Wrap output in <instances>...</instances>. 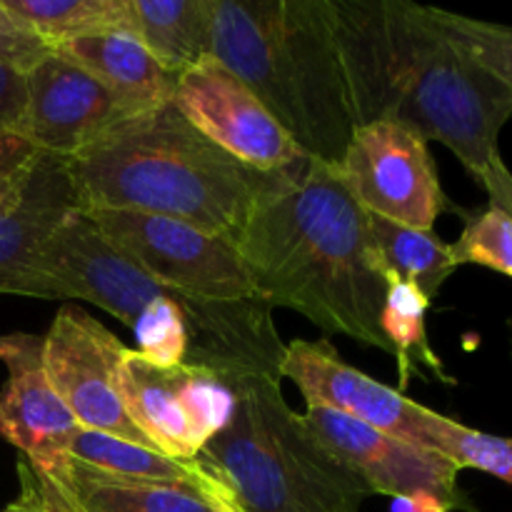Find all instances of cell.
<instances>
[{
    "label": "cell",
    "mask_w": 512,
    "mask_h": 512,
    "mask_svg": "<svg viewBox=\"0 0 512 512\" xmlns=\"http://www.w3.org/2000/svg\"><path fill=\"white\" fill-rule=\"evenodd\" d=\"M303 420L325 450L345 465L370 495L405 498L428 493L450 505L453 512H475L468 495L460 490V468L438 450L405 443L320 405H308Z\"/></svg>",
    "instance_id": "11"
},
{
    "label": "cell",
    "mask_w": 512,
    "mask_h": 512,
    "mask_svg": "<svg viewBox=\"0 0 512 512\" xmlns=\"http://www.w3.org/2000/svg\"><path fill=\"white\" fill-rule=\"evenodd\" d=\"M28 105V80L18 65L0 63V130L15 133Z\"/></svg>",
    "instance_id": "29"
},
{
    "label": "cell",
    "mask_w": 512,
    "mask_h": 512,
    "mask_svg": "<svg viewBox=\"0 0 512 512\" xmlns=\"http://www.w3.org/2000/svg\"><path fill=\"white\" fill-rule=\"evenodd\" d=\"M128 345L78 305L65 303L40 340V363L80 428L138 445H153L130 423L118 390V368ZM155 450V448H153Z\"/></svg>",
    "instance_id": "9"
},
{
    "label": "cell",
    "mask_w": 512,
    "mask_h": 512,
    "mask_svg": "<svg viewBox=\"0 0 512 512\" xmlns=\"http://www.w3.org/2000/svg\"><path fill=\"white\" fill-rule=\"evenodd\" d=\"M435 18L445 33L460 48L468 50L483 68H488L512 95V25L468 18L443 8H435Z\"/></svg>",
    "instance_id": "25"
},
{
    "label": "cell",
    "mask_w": 512,
    "mask_h": 512,
    "mask_svg": "<svg viewBox=\"0 0 512 512\" xmlns=\"http://www.w3.org/2000/svg\"><path fill=\"white\" fill-rule=\"evenodd\" d=\"M170 103L210 143L260 173L308 158L258 95L215 58L185 70Z\"/></svg>",
    "instance_id": "10"
},
{
    "label": "cell",
    "mask_w": 512,
    "mask_h": 512,
    "mask_svg": "<svg viewBox=\"0 0 512 512\" xmlns=\"http://www.w3.org/2000/svg\"><path fill=\"white\" fill-rule=\"evenodd\" d=\"M428 445L430 450H438L453 460L460 470H480L512 485V438L468 428L448 415L430 410Z\"/></svg>",
    "instance_id": "23"
},
{
    "label": "cell",
    "mask_w": 512,
    "mask_h": 512,
    "mask_svg": "<svg viewBox=\"0 0 512 512\" xmlns=\"http://www.w3.org/2000/svg\"><path fill=\"white\" fill-rule=\"evenodd\" d=\"M110 245L160 285L198 300L258 298L233 240L138 210H85Z\"/></svg>",
    "instance_id": "6"
},
{
    "label": "cell",
    "mask_w": 512,
    "mask_h": 512,
    "mask_svg": "<svg viewBox=\"0 0 512 512\" xmlns=\"http://www.w3.org/2000/svg\"><path fill=\"white\" fill-rule=\"evenodd\" d=\"M40 340L8 360V380L0 390V438L23 453L38 473L50 475L70 458L78 420L48 383L40 363Z\"/></svg>",
    "instance_id": "14"
},
{
    "label": "cell",
    "mask_w": 512,
    "mask_h": 512,
    "mask_svg": "<svg viewBox=\"0 0 512 512\" xmlns=\"http://www.w3.org/2000/svg\"><path fill=\"white\" fill-rule=\"evenodd\" d=\"M70 458L83 463L85 468L110 475V478L133 480V483L198 488L230 498L223 485L218 483V478L198 458L175 460L148 448V445L130 443V440L98 433V430L78 428V433L73 435V443H70Z\"/></svg>",
    "instance_id": "18"
},
{
    "label": "cell",
    "mask_w": 512,
    "mask_h": 512,
    "mask_svg": "<svg viewBox=\"0 0 512 512\" xmlns=\"http://www.w3.org/2000/svg\"><path fill=\"white\" fill-rule=\"evenodd\" d=\"M140 43L173 73L210 58L213 0H130Z\"/></svg>",
    "instance_id": "20"
},
{
    "label": "cell",
    "mask_w": 512,
    "mask_h": 512,
    "mask_svg": "<svg viewBox=\"0 0 512 512\" xmlns=\"http://www.w3.org/2000/svg\"><path fill=\"white\" fill-rule=\"evenodd\" d=\"M53 50L93 75L128 115L168 105L180 78L130 33L90 35L55 45Z\"/></svg>",
    "instance_id": "15"
},
{
    "label": "cell",
    "mask_w": 512,
    "mask_h": 512,
    "mask_svg": "<svg viewBox=\"0 0 512 512\" xmlns=\"http://www.w3.org/2000/svg\"><path fill=\"white\" fill-rule=\"evenodd\" d=\"M508 328H510V353H512V318H510V323H508Z\"/></svg>",
    "instance_id": "33"
},
{
    "label": "cell",
    "mask_w": 512,
    "mask_h": 512,
    "mask_svg": "<svg viewBox=\"0 0 512 512\" xmlns=\"http://www.w3.org/2000/svg\"><path fill=\"white\" fill-rule=\"evenodd\" d=\"M48 53H53V48L0 5V63L28 70Z\"/></svg>",
    "instance_id": "27"
},
{
    "label": "cell",
    "mask_w": 512,
    "mask_h": 512,
    "mask_svg": "<svg viewBox=\"0 0 512 512\" xmlns=\"http://www.w3.org/2000/svg\"><path fill=\"white\" fill-rule=\"evenodd\" d=\"M25 80L28 105L15 135L38 153L70 160L128 118L93 75L55 50L25 70Z\"/></svg>",
    "instance_id": "13"
},
{
    "label": "cell",
    "mask_w": 512,
    "mask_h": 512,
    "mask_svg": "<svg viewBox=\"0 0 512 512\" xmlns=\"http://www.w3.org/2000/svg\"><path fill=\"white\" fill-rule=\"evenodd\" d=\"M75 208L68 160L43 153L18 208L0 215V293H25L35 253Z\"/></svg>",
    "instance_id": "16"
},
{
    "label": "cell",
    "mask_w": 512,
    "mask_h": 512,
    "mask_svg": "<svg viewBox=\"0 0 512 512\" xmlns=\"http://www.w3.org/2000/svg\"><path fill=\"white\" fill-rule=\"evenodd\" d=\"M455 265H480L512 278V215L498 205L465 213V228L450 243Z\"/></svg>",
    "instance_id": "24"
},
{
    "label": "cell",
    "mask_w": 512,
    "mask_h": 512,
    "mask_svg": "<svg viewBox=\"0 0 512 512\" xmlns=\"http://www.w3.org/2000/svg\"><path fill=\"white\" fill-rule=\"evenodd\" d=\"M118 390L130 423L158 453L195 460L235 413V390L213 370L178 363L160 368L128 348Z\"/></svg>",
    "instance_id": "7"
},
{
    "label": "cell",
    "mask_w": 512,
    "mask_h": 512,
    "mask_svg": "<svg viewBox=\"0 0 512 512\" xmlns=\"http://www.w3.org/2000/svg\"><path fill=\"white\" fill-rule=\"evenodd\" d=\"M355 128L398 123L445 145L478 178L500 155L510 90L460 48L430 5L330 0Z\"/></svg>",
    "instance_id": "1"
},
{
    "label": "cell",
    "mask_w": 512,
    "mask_h": 512,
    "mask_svg": "<svg viewBox=\"0 0 512 512\" xmlns=\"http://www.w3.org/2000/svg\"><path fill=\"white\" fill-rule=\"evenodd\" d=\"M430 305H433V300L420 293L415 285H388L383 315H380V328H383L385 340H388L390 355L398 363L400 393L408 388L410 378L413 375H423V370H428L440 383H455L448 375V370L443 368V360L430 348L428 328H425Z\"/></svg>",
    "instance_id": "22"
},
{
    "label": "cell",
    "mask_w": 512,
    "mask_h": 512,
    "mask_svg": "<svg viewBox=\"0 0 512 512\" xmlns=\"http://www.w3.org/2000/svg\"><path fill=\"white\" fill-rule=\"evenodd\" d=\"M68 173L80 210H138L235 240L280 170L248 168L168 103L115 123Z\"/></svg>",
    "instance_id": "3"
},
{
    "label": "cell",
    "mask_w": 512,
    "mask_h": 512,
    "mask_svg": "<svg viewBox=\"0 0 512 512\" xmlns=\"http://www.w3.org/2000/svg\"><path fill=\"white\" fill-rule=\"evenodd\" d=\"M390 512H453L450 505L438 500L435 495L418 493V495H405V498H393Z\"/></svg>",
    "instance_id": "31"
},
{
    "label": "cell",
    "mask_w": 512,
    "mask_h": 512,
    "mask_svg": "<svg viewBox=\"0 0 512 512\" xmlns=\"http://www.w3.org/2000/svg\"><path fill=\"white\" fill-rule=\"evenodd\" d=\"M45 478L53 480L63 493L70 512H238L225 495L178 485L118 480L85 468L73 458Z\"/></svg>",
    "instance_id": "17"
},
{
    "label": "cell",
    "mask_w": 512,
    "mask_h": 512,
    "mask_svg": "<svg viewBox=\"0 0 512 512\" xmlns=\"http://www.w3.org/2000/svg\"><path fill=\"white\" fill-rule=\"evenodd\" d=\"M475 180L485 190L490 205H498V208L512 215V173L505 165L503 155H498Z\"/></svg>",
    "instance_id": "30"
},
{
    "label": "cell",
    "mask_w": 512,
    "mask_h": 512,
    "mask_svg": "<svg viewBox=\"0 0 512 512\" xmlns=\"http://www.w3.org/2000/svg\"><path fill=\"white\" fill-rule=\"evenodd\" d=\"M368 235L373 258L385 283L415 285L423 295L435 300L458 270L450 243L440 240L435 230H418L368 213Z\"/></svg>",
    "instance_id": "19"
},
{
    "label": "cell",
    "mask_w": 512,
    "mask_h": 512,
    "mask_svg": "<svg viewBox=\"0 0 512 512\" xmlns=\"http://www.w3.org/2000/svg\"><path fill=\"white\" fill-rule=\"evenodd\" d=\"M210 58L258 95L308 158L340 163L355 120L330 0H213Z\"/></svg>",
    "instance_id": "4"
},
{
    "label": "cell",
    "mask_w": 512,
    "mask_h": 512,
    "mask_svg": "<svg viewBox=\"0 0 512 512\" xmlns=\"http://www.w3.org/2000/svg\"><path fill=\"white\" fill-rule=\"evenodd\" d=\"M20 495L3 512H70L63 493L28 460H18Z\"/></svg>",
    "instance_id": "28"
},
{
    "label": "cell",
    "mask_w": 512,
    "mask_h": 512,
    "mask_svg": "<svg viewBox=\"0 0 512 512\" xmlns=\"http://www.w3.org/2000/svg\"><path fill=\"white\" fill-rule=\"evenodd\" d=\"M235 413L198 455L238 512H360L368 488L325 450L278 378L233 385Z\"/></svg>",
    "instance_id": "5"
},
{
    "label": "cell",
    "mask_w": 512,
    "mask_h": 512,
    "mask_svg": "<svg viewBox=\"0 0 512 512\" xmlns=\"http://www.w3.org/2000/svg\"><path fill=\"white\" fill-rule=\"evenodd\" d=\"M335 168L365 213L393 223L433 230L443 213H463L440 185L428 140L398 123L358 125Z\"/></svg>",
    "instance_id": "8"
},
{
    "label": "cell",
    "mask_w": 512,
    "mask_h": 512,
    "mask_svg": "<svg viewBox=\"0 0 512 512\" xmlns=\"http://www.w3.org/2000/svg\"><path fill=\"white\" fill-rule=\"evenodd\" d=\"M233 245L270 308L390 353L380 328L388 283L375 265L368 213L333 163L305 158L280 170Z\"/></svg>",
    "instance_id": "2"
},
{
    "label": "cell",
    "mask_w": 512,
    "mask_h": 512,
    "mask_svg": "<svg viewBox=\"0 0 512 512\" xmlns=\"http://www.w3.org/2000/svg\"><path fill=\"white\" fill-rule=\"evenodd\" d=\"M0 133H3V130H0Z\"/></svg>",
    "instance_id": "34"
},
{
    "label": "cell",
    "mask_w": 512,
    "mask_h": 512,
    "mask_svg": "<svg viewBox=\"0 0 512 512\" xmlns=\"http://www.w3.org/2000/svg\"><path fill=\"white\" fill-rule=\"evenodd\" d=\"M290 380L305 405L338 410L405 443L428 445L430 408L340 358L328 340H293L280 360V380Z\"/></svg>",
    "instance_id": "12"
},
{
    "label": "cell",
    "mask_w": 512,
    "mask_h": 512,
    "mask_svg": "<svg viewBox=\"0 0 512 512\" xmlns=\"http://www.w3.org/2000/svg\"><path fill=\"white\" fill-rule=\"evenodd\" d=\"M18 23L50 48L103 33H135L130 0H0Z\"/></svg>",
    "instance_id": "21"
},
{
    "label": "cell",
    "mask_w": 512,
    "mask_h": 512,
    "mask_svg": "<svg viewBox=\"0 0 512 512\" xmlns=\"http://www.w3.org/2000/svg\"><path fill=\"white\" fill-rule=\"evenodd\" d=\"M33 340V335H0V360L3 363H8V360H13L15 355H20L25 350V345Z\"/></svg>",
    "instance_id": "32"
},
{
    "label": "cell",
    "mask_w": 512,
    "mask_h": 512,
    "mask_svg": "<svg viewBox=\"0 0 512 512\" xmlns=\"http://www.w3.org/2000/svg\"><path fill=\"white\" fill-rule=\"evenodd\" d=\"M43 153L15 133H0V215L20 205Z\"/></svg>",
    "instance_id": "26"
}]
</instances>
